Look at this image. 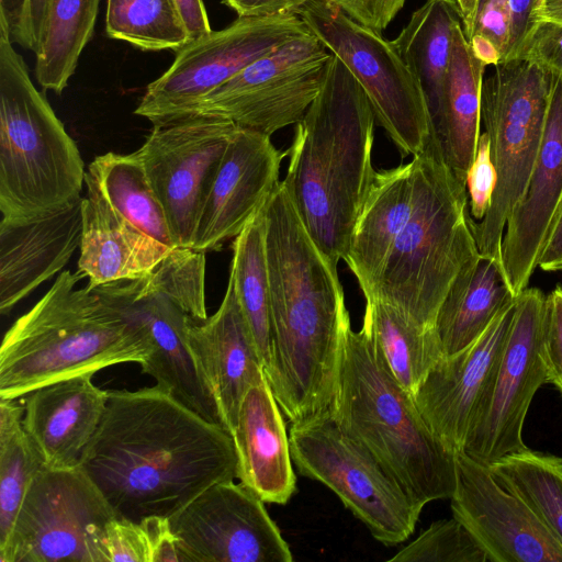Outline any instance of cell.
<instances>
[{
    "label": "cell",
    "instance_id": "obj_38",
    "mask_svg": "<svg viewBox=\"0 0 562 562\" xmlns=\"http://www.w3.org/2000/svg\"><path fill=\"white\" fill-rule=\"evenodd\" d=\"M90 562H180L169 517H114L90 539Z\"/></svg>",
    "mask_w": 562,
    "mask_h": 562
},
{
    "label": "cell",
    "instance_id": "obj_24",
    "mask_svg": "<svg viewBox=\"0 0 562 562\" xmlns=\"http://www.w3.org/2000/svg\"><path fill=\"white\" fill-rule=\"evenodd\" d=\"M81 236L82 196L27 222L0 221V313L9 314L59 272L80 248Z\"/></svg>",
    "mask_w": 562,
    "mask_h": 562
},
{
    "label": "cell",
    "instance_id": "obj_30",
    "mask_svg": "<svg viewBox=\"0 0 562 562\" xmlns=\"http://www.w3.org/2000/svg\"><path fill=\"white\" fill-rule=\"evenodd\" d=\"M485 67L473 54L462 23H458L452 34L441 123L432 134L445 160L463 180L481 135V91Z\"/></svg>",
    "mask_w": 562,
    "mask_h": 562
},
{
    "label": "cell",
    "instance_id": "obj_32",
    "mask_svg": "<svg viewBox=\"0 0 562 562\" xmlns=\"http://www.w3.org/2000/svg\"><path fill=\"white\" fill-rule=\"evenodd\" d=\"M86 176L106 201L149 237L177 248L164 207L135 155L109 151L97 156Z\"/></svg>",
    "mask_w": 562,
    "mask_h": 562
},
{
    "label": "cell",
    "instance_id": "obj_14",
    "mask_svg": "<svg viewBox=\"0 0 562 562\" xmlns=\"http://www.w3.org/2000/svg\"><path fill=\"white\" fill-rule=\"evenodd\" d=\"M546 296L526 288L516 299L497 368L471 424L462 451L484 463L528 449L525 419L537 391L548 383L542 355Z\"/></svg>",
    "mask_w": 562,
    "mask_h": 562
},
{
    "label": "cell",
    "instance_id": "obj_34",
    "mask_svg": "<svg viewBox=\"0 0 562 562\" xmlns=\"http://www.w3.org/2000/svg\"><path fill=\"white\" fill-rule=\"evenodd\" d=\"M100 0H48L35 76L44 90L60 94L92 37Z\"/></svg>",
    "mask_w": 562,
    "mask_h": 562
},
{
    "label": "cell",
    "instance_id": "obj_25",
    "mask_svg": "<svg viewBox=\"0 0 562 562\" xmlns=\"http://www.w3.org/2000/svg\"><path fill=\"white\" fill-rule=\"evenodd\" d=\"M267 378L246 393L232 432L239 482L265 503L286 504L296 476L285 423Z\"/></svg>",
    "mask_w": 562,
    "mask_h": 562
},
{
    "label": "cell",
    "instance_id": "obj_17",
    "mask_svg": "<svg viewBox=\"0 0 562 562\" xmlns=\"http://www.w3.org/2000/svg\"><path fill=\"white\" fill-rule=\"evenodd\" d=\"M180 562H291L265 502L248 486L218 482L169 517Z\"/></svg>",
    "mask_w": 562,
    "mask_h": 562
},
{
    "label": "cell",
    "instance_id": "obj_49",
    "mask_svg": "<svg viewBox=\"0 0 562 562\" xmlns=\"http://www.w3.org/2000/svg\"><path fill=\"white\" fill-rule=\"evenodd\" d=\"M473 54L485 66H495L501 61V56L495 45L486 37L473 35L468 40Z\"/></svg>",
    "mask_w": 562,
    "mask_h": 562
},
{
    "label": "cell",
    "instance_id": "obj_37",
    "mask_svg": "<svg viewBox=\"0 0 562 562\" xmlns=\"http://www.w3.org/2000/svg\"><path fill=\"white\" fill-rule=\"evenodd\" d=\"M105 32L144 50L177 52L191 41L173 0H108Z\"/></svg>",
    "mask_w": 562,
    "mask_h": 562
},
{
    "label": "cell",
    "instance_id": "obj_46",
    "mask_svg": "<svg viewBox=\"0 0 562 562\" xmlns=\"http://www.w3.org/2000/svg\"><path fill=\"white\" fill-rule=\"evenodd\" d=\"M315 0H222V3L238 16H271L296 14L307 3Z\"/></svg>",
    "mask_w": 562,
    "mask_h": 562
},
{
    "label": "cell",
    "instance_id": "obj_40",
    "mask_svg": "<svg viewBox=\"0 0 562 562\" xmlns=\"http://www.w3.org/2000/svg\"><path fill=\"white\" fill-rule=\"evenodd\" d=\"M469 211L473 222H480L487 213L496 187V170L491 156L487 133H481L474 159L465 176Z\"/></svg>",
    "mask_w": 562,
    "mask_h": 562
},
{
    "label": "cell",
    "instance_id": "obj_26",
    "mask_svg": "<svg viewBox=\"0 0 562 562\" xmlns=\"http://www.w3.org/2000/svg\"><path fill=\"white\" fill-rule=\"evenodd\" d=\"M85 184L77 272L89 279V288L139 278L172 250L122 216L87 176Z\"/></svg>",
    "mask_w": 562,
    "mask_h": 562
},
{
    "label": "cell",
    "instance_id": "obj_22",
    "mask_svg": "<svg viewBox=\"0 0 562 562\" xmlns=\"http://www.w3.org/2000/svg\"><path fill=\"white\" fill-rule=\"evenodd\" d=\"M186 335L215 396L224 427L232 434L246 393L265 381L266 374L229 279L217 311L204 321L191 319Z\"/></svg>",
    "mask_w": 562,
    "mask_h": 562
},
{
    "label": "cell",
    "instance_id": "obj_13",
    "mask_svg": "<svg viewBox=\"0 0 562 562\" xmlns=\"http://www.w3.org/2000/svg\"><path fill=\"white\" fill-rule=\"evenodd\" d=\"M308 32L293 13L238 16L178 49L170 67L147 86L134 113L153 125L176 121L248 65Z\"/></svg>",
    "mask_w": 562,
    "mask_h": 562
},
{
    "label": "cell",
    "instance_id": "obj_45",
    "mask_svg": "<svg viewBox=\"0 0 562 562\" xmlns=\"http://www.w3.org/2000/svg\"><path fill=\"white\" fill-rule=\"evenodd\" d=\"M512 24V56L516 58L538 22L543 0H503Z\"/></svg>",
    "mask_w": 562,
    "mask_h": 562
},
{
    "label": "cell",
    "instance_id": "obj_27",
    "mask_svg": "<svg viewBox=\"0 0 562 562\" xmlns=\"http://www.w3.org/2000/svg\"><path fill=\"white\" fill-rule=\"evenodd\" d=\"M415 165L376 171L355 223L345 261L367 294L408 220L414 201Z\"/></svg>",
    "mask_w": 562,
    "mask_h": 562
},
{
    "label": "cell",
    "instance_id": "obj_33",
    "mask_svg": "<svg viewBox=\"0 0 562 562\" xmlns=\"http://www.w3.org/2000/svg\"><path fill=\"white\" fill-rule=\"evenodd\" d=\"M263 207L234 238L229 280L266 374L271 366L272 324Z\"/></svg>",
    "mask_w": 562,
    "mask_h": 562
},
{
    "label": "cell",
    "instance_id": "obj_9",
    "mask_svg": "<svg viewBox=\"0 0 562 562\" xmlns=\"http://www.w3.org/2000/svg\"><path fill=\"white\" fill-rule=\"evenodd\" d=\"M553 83L551 71L524 58L498 63L483 77L481 121L490 138L496 187L486 215L472 221L482 255L501 259L506 222L541 148Z\"/></svg>",
    "mask_w": 562,
    "mask_h": 562
},
{
    "label": "cell",
    "instance_id": "obj_35",
    "mask_svg": "<svg viewBox=\"0 0 562 562\" xmlns=\"http://www.w3.org/2000/svg\"><path fill=\"white\" fill-rule=\"evenodd\" d=\"M488 468L495 480L521 498L562 544V458L526 449Z\"/></svg>",
    "mask_w": 562,
    "mask_h": 562
},
{
    "label": "cell",
    "instance_id": "obj_11",
    "mask_svg": "<svg viewBox=\"0 0 562 562\" xmlns=\"http://www.w3.org/2000/svg\"><path fill=\"white\" fill-rule=\"evenodd\" d=\"M296 14L348 68L403 156L418 154L432 134L431 123L422 90L392 41L331 0L312 1Z\"/></svg>",
    "mask_w": 562,
    "mask_h": 562
},
{
    "label": "cell",
    "instance_id": "obj_51",
    "mask_svg": "<svg viewBox=\"0 0 562 562\" xmlns=\"http://www.w3.org/2000/svg\"><path fill=\"white\" fill-rule=\"evenodd\" d=\"M538 20H551L562 23V0H543L539 11Z\"/></svg>",
    "mask_w": 562,
    "mask_h": 562
},
{
    "label": "cell",
    "instance_id": "obj_1",
    "mask_svg": "<svg viewBox=\"0 0 562 562\" xmlns=\"http://www.w3.org/2000/svg\"><path fill=\"white\" fill-rule=\"evenodd\" d=\"M117 517H170L211 485L237 479L232 434L159 386L111 390L80 464Z\"/></svg>",
    "mask_w": 562,
    "mask_h": 562
},
{
    "label": "cell",
    "instance_id": "obj_16",
    "mask_svg": "<svg viewBox=\"0 0 562 562\" xmlns=\"http://www.w3.org/2000/svg\"><path fill=\"white\" fill-rule=\"evenodd\" d=\"M237 127L214 117L157 124L133 153L164 207L177 248H192L206 194Z\"/></svg>",
    "mask_w": 562,
    "mask_h": 562
},
{
    "label": "cell",
    "instance_id": "obj_8",
    "mask_svg": "<svg viewBox=\"0 0 562 562\" xmlns=\"http://www.w3.org/2000/svg\"><path fill=\"white\" fill-rule=\"evenodd\" d=\"M205 266V252L175 248L146 274L92 290L145 336L148 355L142 372L188 408L224 426L186 335L191 319L207 318Z\"/></svg>",
    "mask_w": 562,
    "mask_h": 562
},
{
    "label": "cell",
    "instance_id": "obj_23",
    "mask_svg": "<svg viewBox=\"0 0 562 562\" xmlns=\"http://www.w3.org/2000/svg\"><path fill=\"white\" fill-rule=\"evenodd\" d=\"M109 391L83 374L37 387L22 397L23 427L49 469L79 467L104 415Z\"/></svg>",
    "mask_w": 562,
    "mask_h": 562
},
{
    "label": "cell",
    "instance_id": "obj_20",
    "mask_svg": "<svg viewBox=\"0 0 562 562\" xmlns=\"http://www.w3.org/2000/svg\"><path fill=\"white\" fill-rule=\"evenodd\" d=\"M514 306L515 303L504 308L471 345L441 357L413 395L429 428L453 451L463 449L492 381L512 325Z\"/></svg>",
    "mask_w": 562,
    "mask_h": 562
},
{
    "label": "cell",
    "instance_id": "obj_21",
    "mask_svg": "<svg viewBox=\"0 0 562 562\" xmlns=\"http://www.w3.org/2000/svg\"><path fill=\"white\" fill-rule=\"evenodd\" d=\"M562 212V77L554 83L541 148L502 239L501 259L516 295L525 290Z\"/></svg>",
    "mask_w": 562,
    "mask_h": 562
},
{
    "label": "cell",
    "instance_id": "obj_6",
    "mask_svg": "<svg viewBox=\"0 0 562 562\" xmlns=\"http://www.w3.org/2000/svg\"><path fill=\"white\" fill-rule=\"evenodd\" d=\"M411 215L366 300H378L426 328L457 276L479 254L465 180L450 168L431 134L413 156Z\"/></svg>",
    "mask_w": 562,
    "mask_h": 562
},
{
    "label": "cell",
    "instance_id": "obj_19",
    "mask_svg": "<svg viewBox=\"0 0 562 562\" xmlns=\"http://www.w3.org/2000/svg\"><path fill=\"white\" fill-rule=\"evenodd\" d=\"M283 156L270 136L237 127L206 194L192 249L206 254L240 234L279 184Z\"/></svg>",
    "mask_w": 562,
    "mask_h": 562
},
{
    "label": "cell",
    "instance_id": "obj_15",
    "mask_svg": "<svg viewBox=\"0 0 562 562\" xmlns=\"http://www.w3.org/2000/svg\"><path fill=\"white\" fill-rule=\"evenodd\" d=\"M117 517L81 469L43 467L33 479L0 562H90L91 537Z\"/></svg>",
    "mask_w": 562,
    "mask_h": 562
},
{
    "label": "cell",
    "instance_id": "obj_28",
    "mask_svg": "<svg viewBox=\"0 0 562 562\" xmlns=\"http://www.w3.org/2000/svg\"><path fill=\"white\" fill-rule=\"evenodd\" d=\"M516 297L502 260L479 254L457 276L438 311L434 328L443 356L471 345Z\"/></svg>",
    "mask_w": 562,
    "mask_h": 562
},
{
    "label": "cell",
    "instance_id": "obj_42",
    "mask_svg": "<svg viewBox=\"0 0 562 562\" xmlns=\"http://www.w3.org/2000/svg\"><path fill=\"white\" fill-rule=\"evenodd\" d=\"M562 77V23L538 20L518 56Z\"/></svg>",
    "mask_w": 562,
    "mask_h": 562
},
{
    "label": "cell",
    "instance_id": "obj_48",
    "mask_svg": "<svg viewBox=\"0 0 562 562\" xmlns=\"http://www.w3.org/2000/svg\"><path fill=\"white\" fill-rule=\"evenodd\" d=\"M538 267L548 272L562 270V212L543 248Z\"/></svg>",
    "mask_w": 562,
    "mask_h": 562
},
{
    "label": "cell",
    "instance_id": "obj_36",
    "mask_svg": "<svg viewBox=\"0 0 562 562\" xmlns=\"http://www.w3.org/2000/svg\"><path fill=\"white\" fill-rule=\"evenodd\" d=\"M24 406L0 400V549L11 536L26 492L44 467L23 427Z\"/></svg>",
    "mask_w": 562,
    "mask_h": 562
},
{
    "label": "cell",
    "instance_id": "obj_43",
    "mask_svg": "<svg viewBox=\"0 0 562 562\" xmlns=\"http://www.w3.org/2000/svg\"><path fill=\"white\" fill-rule=\"evenodd\" d=\"M357 22L382 33L406 0H331Z\"/></svg>",
    "mask_w": 562,
    "mask_h": 562
},
{
    "label": "cell",
    "instance_id": "obj_47",
    "mask_svg": "<svg viewBox=\"0 0 562 562\" xmlns=\"http://www.w3.org/2000/svg\"><path fill=\"white\" fill-rule=\"evenodd\" d=\"M187 25L191 40L211 32L203 0H173Z\"/></svg>",
    "mask_w": 562,
    "mask_h": 562
},
{
    "label": "cell",
    "instance_id": "obj_2",
    "mask_svg": "<svg viewBox=\"0 0 562 562\" xmlns=\"http://www.w3.org/2000/svg\"><path fill=\"white\" fill-rule=\"evenodd\" d=\"M263 212L272 324L266 378L293 424L330 407L349 312L337 268L308 234L282 181Z\"/></svg>",
    "mask_w": 562,
    "mask_h": 562
},
{
    "label": "cell",
    "instance_id": "obj_12",
    "mask_svg": "<svg viewBox=\"0 0 562 562\" xmlns=\"http://www.w3.org/2000/svg\"><path fill=\"white\" fill-rule=\"evenodd\" d=\"M331 55L312 32L300 35L248 65L178 120L222 119L271 136L302 120Z\"/></svg>",
    "mask_w": 562,
    "mask_h": 562
},
{
    "label": "cell",
    "instance_id": "obj_31",
    "mask_svg": "<svg viewBox=\"0 0 562 562\" xmlns=\"http://www.w3.org/2000/svg\"><path fill=\"white\" fill-rule=\"evenodd\" d=\"M361 329L394 380L412 396L443 357L435 328H426L394 306L367 300Z\"/></svg>",
    "mask_w": 562,
    "mask_h": 562
},
{
    "label": "cell",
    "instance_id": "obj_50",
    "mask_svg": "<svg viewBox=\"0 0 562 562\" xmlns=\"http://www.w3.org/2000/svg\"><path fill=\"white\" fill-rule=\"evenodd\" d=\"M477 1L479 0H457L462 16L463 32L467 38H469L472 33Z\"/></svg>",
    "mask_w": 562,
    "mask_h": 562
},
{
    "label": "cell",
    "instance_id": "obj_29",
    "mask_svg": "<svg viewBox=\"0 0 562 562\" xmlns=\"http://www.w3.org/2000/svg\"><path fill=\"white\" fill-rule=\"evenodd\" d=\"M462 16L457 0H426L392 41L424 95L431 131L441 123L452 34Z\"/></svg>",
    "mask_w": 562,
    "mask_h": 562
},
{
    "label": "cell",
    "instance_id": "obj_4",
    "mask_svg": "<svg viewBox=\"0 0 562 562\" xmlns=\"http://www.w3.org/2000/svg\"><path fill=\"white\" fill-rule=\"evenodd\" d=\"M63 271L44 296L5 331L0 347V400L120 363L142 364V331L88 285Z\"/></svg>",
    "mask_w": 562,
    "mask_h": 562
},
{
    "label": "cell",
    "instance_id": "obj_7",
    "mask_svg": "<svg viewBox=\"0 0 562 562\" xmlns=\"http://www.w3.org/2000/svg\"><path fill=\"white\" fill-rule=\"evenodd\" d=\"M0 9V212L22 223L49 215L80 198L85 164L46 98L33 85L11 43Z\"/></svg>",
    "mask_w": 562,
    "mask_h": 562
},
{
    "label": "cell",
    "instance_id": "obj_3",
    "mask_svg": "<svg viewBox=\"0 0 562 562\" xmlns=\"http://www.w3.org/2000/svg\"><path fill=\"white\" fill-rule=\"evenodd\" d=\"M375 115L360 85L331 55L316 98L296 123L282 180L308 234L337 268L372 186Z\"/></svg>",
    "mask_w": 562,
    "mask_h": 562
},
{
    "label": "cell",
    "instance_id": "obj_39",
    "mask_svg": "<svg viewBox=\"0 0 562 562\" xmlns=\"http://www.w3.org/2000/svg\"><path fill=\"white\" fill-rule=\"evenodd\" d=\"M389 561L398 562H486L476 539L456 517L432 522Z\"/></svg>",
    "mask_w": 562,
    "mask_h": 562
},
{
    "label": "cell",
    "instance_id": "obj_5",
    "mask_svg": "<svg viewBox=\"0 0 562 562\" xmlns=\"http://www.w3.org/2000/svg\"><path fill=\"white\" fill-rule=\"evenodd\" d=\"M329 411L419 507L452 496L456 451L432 432L414 397L394 380L364 331L351 328L349 314L342 323L339 369Z\"/></svg>",
    "mask_w": 562,
    "mask_h": 562
},
{
    "label": "cell",
    "instance_id": "obj_18",
    "mask_svg": "<svg viewBox=\"0 0 562 562\" xmlns=\"http://www.w3.org/2000/svg\"><path fill=\"white\" fill-rule=\"evenodd\" d=\"M453 517L476 539L491 562H562V544L517 495L484 464L454 452Z\"/></svg>",
    "mask_w": 562,
    "mask_h": 562
},
{
    "label": "cell",
    "instance_id": "obj_41",
    "mask_svg": "<svg viewBox=\"0 0 562 562\" xmlns=\"http://www.w3.org/2000/svg\"><path fill=\"white\" fill-rule=\"evenodd\" d=\"M542 355L548 383L562 395V286H557L546 296Z\"/></svg>",
    "mask_w": 562,
    "mask_h": 562
},
{
    "label": "cell",
    "instance_id": "obj_10",
    "mask_svg": "<svg viewBox=\"0 0 562 562\" xmlns=\"http://www.w3.org/2000/svg\"><path fill=\"white\" fill-rule=\"evenodd\" d=\"M289 439L299 472L330 488L378 541L393 546L414 532L423 508L329 408L291 424Z\"/></svg>",
    "mask_w": 562,
    "mask_h": 562
},
{
    "label": "cell",
    "instance_id": "obj_44",
    "mask_svg": "<svg viewBox=\"0 0 562 562\" xmlns=\"http://www.w3.org/2000/svg\"><path fill=\"white\" fill-rule=\"evenodd\" d=\"M48 0H22L12 24V36L22 47L37 52Z\"/></svg>",
    "mask_w": 562,
    "mask_h": 562
}]
</instances>
